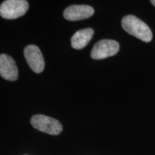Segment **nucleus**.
<instances>
[{"label": "nucleus", "instance_id": "1", "mask_svg": "<svg viewBox=\"0 0 155 155\" xmlns=\"http://www.w3.org/2000/svg\"><path fill=\"white\" fill-rule=\"evenodd\" d=\"M122 28L126 32L145 42L152 39V32L146 23L134 15H127L121 20Z\"/></svg>", "mask_w": 155, "mask_h": 155}, {"label": "nucleus", "instance_id": "2", "mask_svg": "<svg viewBox=\"0 0 155 155\" xmlns=\"http://www.w3.org/2000/svg\"><path fill=\"white\" fill-rule=\"evenodd\" d=\"M29 7L25 0H7L0 6V15L7 19H13L24 15Z\"/></svg>", "mask_w": 155, "mask_h": 155}, {"label": "nucleus", "instance_id": "3", "mask_svg": "<svg viewBox=\"0 0 155 155\" xmlns=\"http://www.w3.org/2000/svg\"><path fill=\"white\" fill-rule=\"evenodd\" d=\"M31 124L38 130L51 135H58L63 131L60 121L47 116H33L31 119Z\"/></svg>", "mask_w": 155, "mask_h": 155}, {"label": "nucleus", "instance_id": "4", "mask_svg": "<svg viewBox=\"0 0 155 155\" xmlns=\"http://www.w3.org/2000/svg\"><path fill=\"white\" fill-rule=\"evenodd\" d=\"M119 50V44L113 40H102L94 45L91 58L95 60L105 59L115 55Z\"/></svg>", "mask_w": 155, "mask_h": 155}, {"label": "nucleus", "instance_id": "5", "mask_svg": "<svg viewBox=\"0 0 155 155\" xmlns=\"http://www.w3.org/2000/svg\"><path fill=\"white\" fill-rule=\"evenodd\" d=\"M24 55L29 66L36 73H40L45 68L43 56L40 48L35 45H30L25 48Z\"/></svg>", "mask_w": 155, "mask_h": 155}, {"label": "nucleus", "instance_id": "6", "mask_svg": "<svg viewBox=\"0 0 155 155\" xmlns=\"http://www.w3.org/2000/svg\"><path fill=\"white\" fill-rule=\"evenodd\" d=\"M0 75L7 81H15L18 78V70L15 61L6 54L0 55Z\"/></svg>", "mask_w": 155, "mask_h": 155}, {"label": "nucleus", "instance_id": "7", "mask_svg": "<svg viewBox=\"0 0 155 155\" xmlns=\"http://www.w3.org/2000/svg\"><path fill=\"white\" fill-rule=\"evenodd\" d=\"M94 13V8L88 5H72L65 9L63 16L67 20L77 21L89 18Z\"/></svg>", "mask_w": 155, "mask_h": 155}, {"label": "nucleus", "instance_id": "8", "mask_svg": "<svg viewBox=\"0 0 155 155\" xmlns=\"http://www.w3.org/2000/svg\"><path fill=\"white\" fill-rule=\"evenodd\" d=\"M94 33V30L91 28H86L77 31L71 38V45L74 49H83L91 41Z\"/></svg>", "mask_w": 155, "mask_h": 155}, {"label": "nucleus", "instance_id": "9", "mask_svg": "<svg viewBox=\"0 0 155 155\" xmlns=\"http://www.w3.org/2000/svg\"><path fill=\"white\" fill-rule=\"evenodd\" d=\"M150 2L155 7V0H152V1H150Z\"/></svg>", "mask_w": 155, "mask_h": 155}]
</instances>
